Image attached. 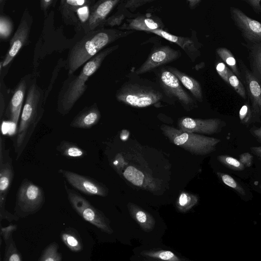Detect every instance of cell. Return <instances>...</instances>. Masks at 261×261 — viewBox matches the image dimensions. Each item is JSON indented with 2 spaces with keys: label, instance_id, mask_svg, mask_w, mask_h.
Instances as JSON below:
<instances>
[{
  "label": "cell",
  "instance_id": "obj_45",
  "mask_svg": "<svg viewBox=\"0 0 261 261\" xmlns=\"http://www.w3.org/2000/svg\"><path fill=\"white\" fill-rule=\"evenodd\" d=\"M55 2L56 1L54 0H41L40 2V8L44 13H46Z\"/></svg>",
  "mask_w": 261,
  "mask_h": 261
},
{
  "label": "cell",
  "instance_id": "obj_5",
  "mask_svg": "<svg viewBox=\"0 0 261 261\" xmlns=\"http://www.w3.org/2000/svg\"><path fill=\"white\" fill-rule=\"evenodd\" d=\"M163 93L151 86L136 82L124 83L116 93V99L125 105L144 108L160 102Z\"/></svg>",
  "mask_w": 261,
  "mask_h": 261
},
{
  "label": "cell",
  "instance_id": "obj_4",
  "mask_svg": "<svg viewBox=\"0 0 261 261\" xmlns=\"http://www.w3.org/2000/svg\"><path fill=\"white\" fill-rule=\"evenodd\" d=\"M164 134L175 145L192 153L207 154L215 150L220 140L195 133H188L168 125L161 127Z\"/></svg>",
  "mask_w": 261,
  "mask_h": 261
},
{
  "label": "cell",
  "instance_id": "obj_26",
  "mask_svg": "<svg viewBox=\"0 0 261 261\" xmlns=\"http://www.w3.org/2000/svg\"><path fill=\"white\" fill-rule=\"evenodd\" d=\"M139 255L142 257L162 261H190L171 251L163 249L143 250L140 252Z\"/></svg>",
  "mask_w": 261,
  "mask_h": 261
},
{
  "label": "cell",
  "instance_id": "obj_7",
  "mask_svg": "<svg viewBox=\"0 0 261 261\" xmlns=\"http://www.w3.org/2000/svg\"><path fill=\"white\" fill-rule=\"evenodd\" d=\"M64 186L69 202L83 219L105 233L109 234L113 233V230L109 219L101 211L95 207L76 191L69 188L65 181H64Z\"/></svg>",
  "mask_w": 261,
  "mask_h": 261
},
{
  "label": "cell",
  "instance_id": "obj_21",
  "mask_svg": "<svg viewBox=\"0 0 261 261\" xmlns=\"http://www.w3.org/2000/svg\"><path fill=\"white\" fill-rule=\"evenodd\" d=\"M101 114L96 103L85 107L73 119L70 126L74 128L89 129L99 121Z\"/></svg>",
  "mask_w": 261,
  "mask_h": 261
},
{
  "label": "cell",
  "instance_id": "obj_30",
  "mask_svg": "<svg viewBox=\"0 0 261 261\" xmlns=\"http://www.w3.org/2000/svg\"><path fill=\"white\" fill-rule=\"evenodd\" d=\"M136 15V14L134 15L127 10L117 9L115 13L107 18L103 24L102 29L106 27L119 26L126 17L132 18Z\"/></svg>",
  "mask_w": 261,
  "mask_h": 261
},
{
  "label": "cell",
  "instance_id": "obj_15",
  "mask_svg": "<svg viewBox=\"0 0 261 261\" xmlns=\"http://www.w3.org/2000/svg\"><path fill=\"white\" fill-rule=\"evenodd\" d=\"M120 0H99L90 7L88 20L82 25L85 34L102 29L103 24L114 8Z\"/></svg>",
  "mask_w": 261,
  "mask_h": 261
},
{
  "label": "cell",
  "instance_id": "obj_41",
  "mask_svg": "<svg viewBox=\"0 0 261 261\" xmlns=\"http://www.w3.org/2000/svg\"><path fill=\"white\" fill-rule=\"evenodd\" d=\"M216 70L222 78V79L227 84H228V74L229 68L222 62H217L216 64Z\"/></svg>",
  "mask_w": 261,
  "mask_h": 261
},
{
  "label": "cell",
  "instance_id": "obj_34",
  "mask_svg": "<svg viewBox=\"0 0 261 261\" xmlns=\"http://www.w3.org/2000/svg\"><path fill=\"white\" fill-rule=\"evenodd\" d=\"M13 30V22L10 17L4 14L0 15V37L2 40H7Z\"/></svg>",
  "mask_w": 261,
  "mask_h": 261
},
{
  "label": "cell",
  "instance_id": "obj_50",
  "mask_svg": "<svg viewBox=\"0 0 261 261\" xmlns=\"http://www.w3.org/2000/svg\"><path fill=\"white\" fill-rule=\"evenodd\" d=\"M260 188H261V185H260Z\"/></svg>",
  "mask_w": 261,
  "mask_h": 261
},
{
  "label": "cell",
  "instance_id": "obj_2",
  "mask_svg": "<svg viewBox=\"0 0 261 261\" xmlns=\"http://www.w3.org/2000/svg\"><path fill=\"white\" fill-rule=\"evenodd\" d=\"M45 102L42 90L36 82H32L27 93L14 142L16 160L20 157L43 116Z\"/></svg>",
  "mask_w": 261,
  "mask_h": 261
},
{
  "label": "cell",
  "instance_id": "obj_47",
  "mask_svg": "<svg viewBox=\"0 0 261 261\" xmlns=\"http://www.w3.org/2000/svg\"><path fill=\"white\" fill-rule=\"evenodd\" d=\"M189 6L191 9H195L201 2V0H188Z\"/></svg>",
  "mask_w": 261,
  "mask_h": 261
},
{
  "label": "cell",
  "instance_id": "obj_43",
  "mask_svg": "<svg viewBox=\"0 0 261 261\" xmlns=\"http://www.w3.org/2000/svg\"><path fill=\"white\" fill-rule=\"evenodd\" d=\"M239 161L244 166L250 167L252 164L253 156L248 152L244 153L240 156Z\"/></svg>",
  "mask_w": 261,
  "mask_h": 261
},
{
  "label": "cell",
  "instance_id": "obj_22",
  "mask_svg": "<svg viewBox=\"0 0 261 261\" xmlns=\"http://www.w3.org/2000/svg\"><path fill=\"white\" fill-rule=\"evenodd\" d=\"M127 206L131 217L144 231L150 232L153 230L155 220L150 214L134 203H129Z\"/></svg>",
  "mask_w": 261,
  "mask_h": 261
},
{
  "label": "cell",
  "instance_id": "obj_6",
  "mask_svg": "<svg viewBox=\"0 0 261 261\" xmlns=\"http://www.w3.org/2000/svg\"><path fill=\"white\" fill-rule=\"evenodd\" d=\"M45 199L42 188L24 178L17 192L14 214L19 218L33 215L42 208Z\"/></svg>",
  "mask_w": 261,
  "mask_h": 261
},
{
  "label": "cell",
  "instance_id": "obj_12",
  "mask_svg": "<svg viewBox=\"0 0 261 261\" xmlns=\"http://www.w3.org/2000/svg\"><path fill=\"white\" fill-rule=\"evenodd\" d=\"M179 50H176L168 45H161L151 50L147 59L136 70L137 75L151 71L163 65L173 62L180 57Z\"/></svg>",
  "mask_w": 261,
  "mask_h": 261
},
{
  "label": "cell",
  "instance_id": "obj_8",
  "mask_svg": "<svg viewBox=\"0 0 261 261\" xmlns=\"http://www.w3.org/2000/svg\"><path fill=\"white\" fill-rule=\"evenodd\" d=\"M14 175L12 159L9 149H6L5 140L0 136V220L9 222L18 221L19 218L6 210V202Z\"/></svg>",
  "mask_w": 261,
  "mask_h": 261
},
{
  "label": "cell",
  "instance_id": "obj_36",
  "mask_svg": "<svg viewBox=\"0 0 261 261\" xmlns=\"http://www.w3.org/2000/svg\"><path fill=\"white\" fill-rule=\"evenodd\" d=\"M152 2H153L152 0H127L120 1V4L118 5L117 9L134 11L137 8Z\"/></svg>",
  "mask_w": 261,
  "mask_h": 261
},
{
  "label": "cell",
  "instance_id": "obj_17",
  "mask_svg": "<svg viewBox=\"0 0 261 261\" xmlns=\"http://www.w3.org/2000/svg\"><path fill=\"white\" fill-rule=\"evenodd\" d=\"M95 2L94 0H61L59 10L65 23L74 26L77 31L82 29L79 19L76 15V12L80 7L91 6Z\"/></svg>",
  "mask_w": 261,
  "mask_h": 261
},
{
  "label": "cell",
  "instance_id": "obj_35",
  "mask_svg": "<svg viewBox=\"0 0 261 261\" xmlns=\"http://www.w3.org/2000/svg\"><path fill=\"white\" fill-rule=\"evenodd\" d=\"M228 84L242 98L247 99V93L243 82L230 69L228 74Z\"/></svg>",
  "mask_w": 261,
  "mask_h": 261
},
{
  "label": "cell",
  "instance_id": "obj_48",
  "mask_svg": "<svg viewBox=\"0 0 261 261\" xmlns=\"http://www.w3.org/2000/svg\"><path fill=\"white\" fill-rule=\"evenodd\" d=\"M250 150L254 154L261 158V147H252Z\"/></svg>",
  "mask_w": 261,
  "mask_h": 261
},
{
  "label": "cell",
  "instance_id": "obj_10",
  "mask_svg": "<svg viewBox=\"0 0 261 261\" xmlns=\"http://www.w3.org/2000/svg\"><path fill=\"white\" fill-rule=\"evenodd\" d=\"M231 18L247 43L261 42V23L246 15L238 8L230 7Z\"/></svg>",
  "mask_w": 261,
  "mask_h": 261
},
{
  "label": "cell",
  "instance_id": "obj_13",
  "mask_svg": "<svg viewBox=\"0 0 261 261\" xmlns=\"http://www.w3.org/2000/svg\"><path fill=\"white\" fill-rule=\"evenodd\" d=\"M32 17L25 10L21 18L19 25L11 38L9 50L3 61L1 63V68L7 66L16 56L20 49L27 42L32 25Z\"/></svg>",
  "mask_w": 261,
  "mask_h": 261
},
{
  "label": "cell",
  "instance_id": "obj_1",
  "mask_svg": "<svg viewBox=\"0 0 261 261\" xmlns=\"http://www.w3.org/2000/svg\"><path fill=\"white\" fill-rule=\"evenodd\" d=\"M133 33L114 29H101L89 32L77 41L68 53L66 60L69 75L87 63L105 47Z\"/></svg>",
  "mask_w": 261,
  "mask_h": 261
},
{
  "label": "cell",
  "instance_id": "obj_42",
  "mask_svg": "<svg viewBox=\"0 0 261 261\" xmlns=\"http://www.w3.org/2000/svg\"><path fill=\"white\" fill-rule=\"evenodd\" d=\"M90 5H86L80 7L76 12V15L81 22V25L88 20L90 15Z\"/></svg>",
  "mask_w": 261,
  "mask_h": 261
},
{
  "label": "cell",
  "instance_id": "obj_38",
  "mask_svg": "<svg viewBox=\"0 0 261 261\" xmlns=\"http://www.w3.org/2000/svg\"><path fill=\"white\" fill-rule=\"evenodd\" d=\"M217 174L225 185L232 188L241 195H244L245 194L244 188L232 177L221 172H218Z\"/></svg>",
  "mask_w": 261,
  "mask_h": 261
},
{
  "label": "cell",
  "instance_id": "obj_20",
  "mask_svg": "<svg viewBox=\"0 0 261 261\" xmlns=\"http://www.w3.org/2000/svg\"><path fill=\"white\" fill-rule=\"evenodd\" d=\"M163 28V23L157 17L141 15L127 19L126 22L119 29L126 31L137 30L149 32L152 30L162 29Z\"/></svg>",
  "mask_w": 261,
  "mask_h": 261
},
{
  "label": "cell",
  "instance_id": "obj_37",
  "mask_svg": "<svg viewBox=\"0 0 261 261\" xmlns=\"http://www.w3.org/2000/svg\"><path fill=\"white\" fill-rule=\"evenodd\" d=\"M218 160L222 164L232 170H243L245 168V166L239 161L230 156L219 155Z\"/></svg>",
  "mask_w": 261,
  "mask_h": 261
},
{
  "label": "cell",
  "instance_id": "obj_27",
  "mask_svg": "<svg viewBox=\"0 0 261 261\" xmlns=\"http://www.w3.org/2000/svg\"><path fill=\"white\" fill-rule=\"evenodd\" d=\"M56 150L65 158L70 159H81L87 154L77 144L66 140L61 141Z\"/></svg>",
  "mask_w": 261,
  "mask_h": 261
},
{
  "label": "cell",
  "instance_id": "obj_49",
  "mask_svg": "<svg viewBox=\"0 0 261 261\" xmlns=\"http://www.w3.org/2000/svg\"><path fill=\"white\" fill-rule=\"evenodd\" d=\"M131 261H162V260H155L153 259H150V258H146L144 257H141L139 255H138L137 257H135L133 258V260Z\"/></svg>",
  "mask_w": 261,
  "mask_h": 261
},
{
  "label": "cell",
  "instance_id": "obj_19",
  "mask_svg": "<svg viewBox=\"0 0 261 261\" xmlns=\"http://www.w3.org/2000/svg\"><path fill=\"white\" fill-rule=\"evenodd\" d=\"M149 33L156 34L166 40L176 44L185 51L193 62L200 55L198 45L191 38L175 36L163 29L152 30Z\"/></svg>",
  "mask_w": 261,
  "mask_h": 261
},
{
  "label": "cell",
  "instance_id": "obj_29",
  "mask_svg": "<svg viewBox=\"0 0 261 261\" xmlns=\"http://www.w3.org/2000/svg\"><path fill=\"white\" fill-rule=\"evenodd\" d=\"M198 200V197L196 195L182 192L177 201V208L181 212H187L196 204Z\"/></svg>",
  "mask_w": 261,
  "mask_h": 261
},
{
  "label": "cell",
  "instance_id": "obj_44",
  "mask_svg": "<svg viewBox=\"0 0 261 261\" xmlns=\"http://www.w3.org/2000/svg\"><path fill=\"white\" fill-rule=\"evenodd\" d=\"M245 2L252 8L256 13L261 14L260 0H245Z\"/></svg>",
  "mask_w": 261,
  "mask_h": 261
},
{
  "label": "cell",
  "instance_id": "obj_28",
  "mask_svg": "<svg viewBox=\"0 0 261 261\" xmlns=\"http://www.w3.org/2000/svg\"><path fill=\"white\" fill-rule=\"evenodd\" d=\"M216 53L224 63L229 67V69L243 82L242 75L240 72L237 61L232 53L225 47H219L216 49Z\"/></svg>",
  "mask_w": 261,
  "mask_h": 261
},
{
  "label": "cell",
  "instance_id": "obj_3",
  "mask_svg": "<svg viewBox=\"0 0 261 261\" xmlns=\"http://www.w3.org/2000/svg\"><path fill=\"white\" fill-rule=\"evenodd\" d=\"M118 45L105 48L85 63L80 73L69 81H66L59 93L57 102V111L64 116L71 111L75 103L86 91L87 86L86 83L88 79L99 68L105 59L116 50Z\"/></svg>",
  "mask_w": 261,
  "mask_h": 261
},
{
  "label": "cell",
  "instance_id": "obj_24",
  "mask_svg": "<svg viewBox=\"0 0 261 261\" xmlns=\"http://www.w3.org/2000/svg\"><path fill=\"white\" fill-rule=\"evenodd\" d=\"M248 51L250 71L261 83V42L257 43H244L242 42Z\"/></svg>",
  "mask_w": 261,
  "mask_h": 261
},
{
  "label": "cell",
  "instance_id": "obj_33",
  "mask_svg": "<svg viewBox=\"0 0 261 261\" xmlns=\"http://www.w3.org/2000/svg\"><path fill=\"white\" fill-rule=\"evenodd\" d=\"M125 178L134 185L142 186L145 181V176L139 170L133 166H128L123 172Z\"/></svg>",
  "mask_w": 261,
  "mask_h": 261
},
{
  "label": "cell",
  "instance_id": "obj_25",
  "mask_svg": "<svg viewBox=\"0 0 261 261\" xmlns=\"http://www.w3.org/2000/svg\"><path fill=\"white\" fill-rule=\"evenodd\" d=\"M60 238L64 244L73 252L83 249L82 240L78 231L74 228L67 227L60 233Z\"/></svg>",
  "mask_w": 261,
  "mask_h": 261
},
{
  "label": "cell",
  "instance_id": "obj_46",
  "mask_svg": "<svg viewBox=\"0 0 261 261\" xmlns=\"http://www.w3.org/2000/svg\"><path fill=\"white\" fill-rule=\"evenodd\" d=\"M251 132L257 140L261 141V127L255 128H252L251 130Z\"/></svg>",
  "mask_w": 261,
  "mask_h": 261
},
{
  "label": "cell",
  "instance_id": "obj_18",
  "mask_svg": "<svg viewBox=\"0 0 261 261\" xmlns=\"http://www.w3.org/2000/svg\"><path fill=\"white\" fill-rule=\"evenodd\" d=\"M26 78L22 79L17 84L6 111L8 120L17 125L24 99L27 90Z\"/></svg>",
  "mask_w": 261,
  "mask_h": 261
},
{
  "label": "cell",
  "instance_id": "obj_31",
  "mask_svg": "<svg viewBox=\"0 0 261 261\" xmlns=\"http://www.w3.org/2000/svg\"><path fill=\"white\" fill-rule=\"evenodd\" d=\"M59 249V245L56 242L49 244L43 250L38 261H62V256Z\"/></svg>",
  "mask_w": 261,
  "mask_h": 261
},
{
  "label": "cell",
  "instance_id": "obj_16",
  "mask_svg": "<svg viewBox=\"0 0 261 261\" xmlns=\"http://www.w3.org/2000/svg\"><path fill=\"white\" fill-rule=\"evenodd\" d=\"M221 124L222 121L218 118L202 119L183 117L178 122L179 129L182 131L208 135L217 133Z\"/></svg>",
  "mask_w": 261,
  "mask_h": 261
},
{
  "label": "cell",
  "instance_id": "obj_14",
  "mask_svg": "<svg viewBox=\"0 0 261 261\" xmlns=\"http://www.w3.org/2000/svg\"><path fill=\"white\" fill-rule=\"evenodd\" d=\"M239 68L251 105L252 115H261V83L254 76L243 61L238 59Z\"/></svg>",
  "mask_w": 261,
  "mask_h": 261
},
{
  "label": "cell",
  "instance_id": "obj_32",
  "mask_svg": "<svg viewBox=\"0 0 261 261\" xmlns=\"http://www.w3.org/2000/svg\"><path fill=\"white\" fill-rule=\"evenodd\" d=\"M4 261H22V256L11 237L5 243Z\"/></svg>",
  "mask_w": 261,
  "mask_h": 261
},
{
  "label": "cell",
  "instance_id": "obj_39",
  "mask_svg": "<svg viewBox=\"0 0 261 261\" xmlns=\"http://www.w3.org/2000/svg\"><path fill=\"white\" fill-rule=\"evenodd\" d=\"M252 115L249 103H246L242 107L239 112V117L241 123L243 124L248 123Z\"/></svg>",
  "mask_w": 261,
  "mask_h": 261
},
{
  "label": "cell",
  "instance_id": "obj_23",
  "mask_svg": "<svg viewBox=\"0 0 261 261\" xmlns=\"http://www.w3.org/2000/svg\"><path fill=\"white\" fill-rule=\"evenodd\" d=\"M167 69L175 75L180 83L191 93L197 100L202 101V91L198 81L175 67H168Z\"/></svg>",
  "mask_w": 261,
  "mask_h": 261
},
{
  "label": "cell",
  "instance_id": "obj_11",
  "mask_svg": "<svg viewBox=\"0 0 261 261\" xmlns=\"http://www.w3.org/2000/svg\"><path fill=\"white\" fill-rule=\"evenodd\" d=\"M58 172L72 187L86 195L106 197L108 194L107 187L92 178L63 169Z\"/></svg>",
  "mask_w": 261,
  "mask_h": 261
},
{
  "label": "cell",
  "instance_id": "obj_9",
  "mask_svg": "<svg viewBox=\"0 0 261 261\" xmlns=\"http://www.w3.org/2000/svg\"><path fill=\"white\" fill-rule=\"evenodd\" d=\"M158 81L163 92L170 98H175L186 107H193L195 100L183 89L179 80L167 68L160 69Z\"/></svg>",
  "mask_w": 261,
  "mask_h": 261
},
{
  "label": "cell",
  "instance_id": "obj_40",
  "mask_svg": "<svg viewBox=\"0 0 261 261\" xmlns=\"http://www.w3.org/2000/svg\"><path fill=\"white\" fill-rule=\"evenodd\" d=\"M17 229V225L14 224H10L6 227H1V236L5 243L12 237L13 233Z\"/></svg>",
  "mask_w": 261,
  "mask_h": 261
}]
</instances>
